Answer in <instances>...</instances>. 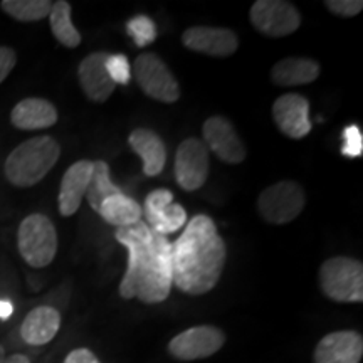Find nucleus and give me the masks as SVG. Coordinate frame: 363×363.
<instances>
[{"mask_svg":"<svg viewBox=\"0 0 363 363\" xmlns=\"http://www.w3.org/2000/svg\"><path fill=\"white\" fill-rule=\"evenodd\" d=\"M115 238L128 251V264L120 283V296L138 298L147 305L165 301L174 286L169 238L153 233L143 220L130 227H120Z\"/></svg>","mask_w":363,"mask_h":363,"instance_id":"nucleus-1","label":"nucleus"},{"mask_svg":"<svg viewBox=\"0 0 363 363\" xmlns=\"http://www.w3.org/2000/svg\"><path fill=\"white\" fill-rule=\"evenodd\" d=\"M224 266L225 242L216 222L206 214L194 216L172 242L174 286L190 296H202L216 288Z\"/></svg>","mask_w":363,"mask_h":363,"instance_id":"nucleus-2","label":"nucleus"},{"mask_svg":"<svg viewBox=\"0 0 363 363\" xmlns=\"http://www.w3.org/2000/svg\"><path fill=\"white\" fill-rule=\"evenodd\" d=\"M59 157L61 147L52 136H35L12 150L4 165V174L16 187H33L54 169Z\"/></svg>","mask_w":363,"mask_h":363,"instance_id":"nucleus-3","label":"nucleus"},{"mask_svg":"<svg viewBox=\"0 0 363 363\" xmlns=\"http://www.w3.org/2000/svg\"><path fill=\"white\" fill-rule=\"evenodd\" d=\"M321 291L337 303L363 301V264L353 257H331L320 267Z\"/></svg>","mask_w":363,"mask_h":363,"instance_id":"nucleus-4","label":"nucleus"},{"mask_svg":"<svg viewBox=\"0 0 363 363\" xmlns=\"http://www.w3.org/2000/svg\"><path fill=\"white\" fill-rule=\"evenodd\" d=\"M17 249L30 267H45L57 254V233L52 220L44 214H30L17 230Z\"/></svg>","mask_w":363,"mask_h":363,"instance_id":"nucleus-5","label":"nucleus"},{"mask_svg":"<svg viewBox=\"0 0 363 363\" xmlns=\"http://www.w3.org/2000/svg\"><path fill=\"white\" fill-rule=\"evenodd\" d=\"M306 194L294 180H281L264 189L257 199V211L269 224L284 225L301 214Z\"/></svg>","mask_w":363,"mask_h":363,"instance_id":"nucleus-6","label":"nucleus"},{"mask_svg":"<svg viewBox=\"0 0 363 363\" xmlns=\"http://www.w3.org/2000/svg\"><path fill=\"white\" fill-rule=\"evenodd\" d=\"M131 76L147 96L162 103H175L180 98V86L165 61L155 52H142L135 59Z\"/></svg>","mask_w":363,"mask_h":363,"instance_id":"nucleus-7","label":"nucleus"},{"mask_svg":"<svg viewBox=\"0 0 363 363\" xmlns=\"http://www.w3.org/2000/svg\"><path fill=\"white\" fill-rule=\"evenodd\" d=\"M249 19L254 29L267 38H286L301 26L298 9L284 0H257L252 4Z\"/></svg>","mask_w":363,"mask_h":363,"instance_id":"nucleus-8","label":"nucleus"},{"mask_svg":"<svg viewBox=\"0 0 363 363\" xmlns=\"http://www.w3.org/2000/svg\"><path fill=\"white\" fill-rule=\"evenodd\" d=\"M224 331L211 325L194 326L170 340L169 353L177 360L194 362L212 357L224 347Z\"/></svg>","mask_w":363,"mask_h":363,"instance_id":"nucleus-9","label":"nucleus"},{"mask_svg":"<svg viewBox=\"0 0 363 363\" xmlns=\"http://www.w3.org/2000/svg\"><path fill=\"white\" fill-rule=\"evenodd\" d=\"M208 150L199 138H187L179 145L175 153L177 184L187 192H195L207 182L208 177Z\"/></svg>","mask_w":363,"mask_h":363,"instance_id":"nucleus-10","label":"nucleus"},{"mask_svg":"<svg viewBox=\"0 0 363 363\" xmlns=\"http://www.w3.org/2000/svg\"><path fill=\"white\" fill-rule=\"evenodd\" d=\"M143 214L147 217V225L153 233L169 235L180 230L187 224L185 208L174 202V194L167 189H157L145 199Z\"/></svg>","mask_w":363,"mask_h":363,"instance_id":"nucleus-11","label":"nucleus"},{"mask_svg":"<svg viewBox=\"0 0 363 363\" xmlns=\"http://www.w3.org/2000/svg\"><path fill=\"white\" fill-rule=\"evenodd\" d=\"M207 150H211L219 160L238 165L246 160V145L242 143L234 125L224 116H211L202 128Z\"/></svg>","mask_w":363,"mask_h":363,"instance_id":"nucleus-12","label":"nucleus"},{"mask_svg":"<svg viewBox=\"0 0 363 363\" xmlns=\"http://www.w3.org/2000/svg\"><path fill=\"white\" fill-rule=\"evenodd\" d=\"M272 120L283 135L301 140L313 128L310 120V101L298 93L283 94L272 104Z\"/></svg>","mask_w":363,"mask_h":363,"instance_id":"nucleus-13","label":"nucleus"},{"mask_svg":"<svg viewBox=\"0 0 363 363\" xmlns=\"http://www.w3.org/2000/svg\"><path fill=\"white\" fill-rule=\"evenodd\" d=\"M182 44L194 52H202L212 57L233 56L239 48V38L234 30L225 27L195 26L182 34Z\"/></svg>","mask_w":363,"mask_h":363,"instance_id":"nucleus-14","label":"nucleus"},{"mask_svg":"<svg viewBox=\"0 0 363 363\" xmlns=\"http://www.w3.org/2000/svg\"><path fill=\"white\" fill-rule=\"evenodd\" d=\"M363 357V338L353 330L328 333L320 340L313 353L315 363H360Z\"/></svg>","mask_w":363,"mask_h":363,"instance_id":"nucleus-15","label":"nucleus"},{"mask_svg":"<svg viewBox=\"0 0 363 363\" xmlns=\"http://www.w3.org/2000/svg\"><path fill=\"white\" fill-rule=\"evenodd\" d=\"M108 56H110L108 52H93L86 56L79 65L78 79L81 89L86 98L94 103L108 101V98L115 91L116 84L113 83L106 71Z\"/></svg>","mask_w":363,"mask_h":363,"instance_id":"nucleus-16","label":"nucleus"},{"mask_svg":"<svg viewBox=\"0 0 363 363\" xmlns=\"http://www.w3.org/2000/svg\"><path fill=\"white\" fill-rule=\"evenodd\" d=\"M91 172H93V162L91 160H79L72 163L69 169L66 170L61 180V189H59L57 197L61 216L71 217L79 211L86 190H88Z\"/></svg>","mask_w":363,"mask_h":363,"instance_id":"nucleus-17","label":"nucleus"},{"mask_svg":"<svg viewBox=\"0 0 363 363\" xmlns=\"http://www.w3.org/2000/svg\"><path fill=\"white\" fill-rule=\"evenodd\" d=\"M131 150L143 160V172L147 177L160 175L167 163V148L163 140L153 130L136 128L128 136Z\"/></svg>","mask_w":363,"mask_h":363,"instance_id":"nucleus-18","label":"nucleus"},{"mask_svg":"<svg viewBox=\"0 0 363 363\" xmlns=\"http://www.w3.org/2000/svg\"><path fill=\"white\" fill-rule=\"evenodd\" d=\"M11 121L19 130H44L57 123V110L43 98H26L13 106Z\"/></svg>","mask_w":363,"mask_h":363,"instance_id":"nucleus-19","label":"nucleus"},{"mask_svg":"<svg viewBox=\"0 0 363 363\" xmlns=\"http://www.w3.org/2000/svg\"><path fill=\"white\" fill-rule=\"evenodd\" d=\"M61 328V313L52 306H38L27 313L21 325V337L27 345L40 347L49 343Z\"/></svg>","mask_w":363,"mask_h":363,"instance_id":"nucleus-20","label":"nucleus"},{"mask_svg":"<svg viewBox=\"0 0 363 363\" xmlns=\"http://www.w3.org/2000/svg\"><path fill=\"white\" fill-rule=\"evenodd\" d=\"M320 76V65L310 57H286L271 69L272 83L278 86L310 84Z\"/></svg>","mask_w":363,"mask_h":363,"instance_id":"nucleus-21","label":"nucleus"},{"mask_svg":"<svg viewBox=\"0 0 363 363\" xmlns=\"http://www.w3.org/2000/svg\"><path fill=\"white\" fill-rule=\"evenodd\" d=\"M106 224L120 227H130L142 220L143 211L142 206L125 194L113 195L108 201L103 202L98 212Z\"/></svg>","mask_w":363,"mask_h":363,"instance_id":"nucleus-22","label":"nucleus"},{"mask_svg":"<svg viewBox=\"0 0 363 363\" xmlns=\"http://www.w3.org/2000/svg\"><path fill=\"white\" fill-rule=\"evenodd\" d=\"M121 194L118 185L111 182L110 165L104 160L93 162V172H91V179L88 184L84 197L88 199V203L94 212H99L103 202L113 197V195Z\"/></svg>","mask_w":363,"mask_h":363,"instance_id":"nucleus-23","label":"nucleus"},{"mask_svg":"<svg viewBox=\"0 0 363 363\" xmlns=\"http://www.w3.org/2000/svg\"><path fill=\"white\" fill-rule=\"evenodd\" d=\"M49 24H51V30L54 38L59 44L65 48L74 49L81 44V34L72 24L71 19V4L66 0H57L52 2V9L49 12Z\"/></svg>","mask_w":363,"mask_h":363,"instance_id":"nucleus-24","label":"nucleus"},{"mask_svg":"<svg viewBox=\"0 0 363 363\" xmlns=\"http://www.w3.org/2000/svg\"><path fill=\"white\" fill-rule=\"evenodd\" d=\"M2 11L21 22H38L49 17L52 2L49 0H4Z\"/></svg>","mask_w":363,"mask_h":363,"instance_id":"nucleus-25","label":"nucleus"},{"mask_svg":"<svg viewBox=\"0 0 363 363\" xmlns=\"http://www.w3.org/2000/svg\"><path fill=\"white\" fill-rule=\"evenodd\" d=\"M126 33L138 48H147L157 39V24L148 16H135L126 22Z\"/></svg>","mask_w":363,"mask_h":363,"instance_id":"nucleus-26","label":"nucleus"},{"mask_svg":"<svg viewBox=\"0 0 363 363\" xmlns=\"http://www.w3.org/2000/svg\"><path fill=\"white\" fill-rule=\"evenodd\" d=\"M106 71L115 84H128L131 81V65L123 54H110L106 59Z\"/></svg>","mask_w":363,"mask_h":363,"instance_id":"nucleus-27","label":"nucleus"},{"mask_svg":"<svg viewBox=\"0 0 363 363\" xmlns=\"http://www.w3.org/2000/svg\"><path fill=\"white\" fill-rule=\"evenodd\" d=\"M343 147H342V153L348 158H358L362 157L363 153V136L362 131L357 125H350L347 126L343 131Z\"/></svg>","mask_w":363,"mask_h":363,"instance_id":"nucleus-28","label":"nucleus"},{"mask_svg":"<svg viewBox=\"0 0 363 363\" xmlns=\"http://www.w3.org/2000/svg\"><path fill=\"white\" fill-rule=\"evenodd\" d=\"M325 6L340 17H355L363 11L362 0H326Z\"/></svg>","mask_w":363,"mask_h":363,"instance_id":"nucleus-29","label":"nucleus"},{"mask_svg":"<svg viewBox=\"0 0 363 363\" xmlns=\"http://www.w3.org/2000/svg\"><path fill=\"white\" fill-rule=\"evenodd\" d=\"M17 65V54L13 49L0 45V84L7 79L13 67Z\"/></svg>","mask_w":363,"mask_h":363,"instance_id":"nucleus-30","label":"nucleus"},{"mask_svg":"<svg viewBox=\"0 0 363 363\" xmlns=\"http://www.w3.org/2000/svg\"><path fill=\"white\" fill-rule=\"evenodd\" d=\"M65 363H101L98 360V357L88 348H76L67 353L65 358Z\"/></svg>","mask_w":363,"mask_h":363,"instance_id":"nucleus-31","label":"nucleus"},{"mask_svg":"<svg viewBox=\"0 0 363 363\" xmlns=\"http://www.w3.org/2000/svg\"><path fill=\"white\" fill-rule=\"evenodd\" d=\"M12 313H13L12 303L0 299V320H9V318L12 316Z\"/></svg>","mask_w":363,"mask_h":363,"instance_id":"nucleus-32","label":"nucleus"},{"mask_svg":"<svg viewBox=\"0 0 363 363\" xmlns=\"http://www.w3.org/2000/svg\"><path fill=\"white\" fill-rule=\"evenodd\" d=\"M0 363H30V360L26 355H21V353H13V355L4 357Z\"/></svg>","mask_w":363,"mask_h":363,"instance_id":"nucleus-33","label":"nucleus"},{"mask_svg":"<svg viewBox=\"0 0 363 363\" xmlns=\"http://www.w3.org/2000/svg\"><path fill=\"white\" fill-rule=\"evenodd\" d=\"M4 357H6V350H4V347H2V345H0V360H2Z\"/></svg>","mask_w":363,"mask_h":363,"instance_id":"nucleus-34","label":"nucleus"}]
</instances>
